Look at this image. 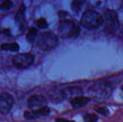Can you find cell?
<instances>
[{
  "mask_svg": "<svg viewBox=\"0 0 123 122\" xmlns=\"http://www.w3.org/2000/svg\"><path fill=\"white\" fill-rule=\"evenodd\" d=\"M89 92L97 100H105L110 96L112 92V87L110 83L98 82L89 88Z\"/></svg>",
  "mask_w": 123,
  "mask_h": 122,
  "instance_id": "6da1fadb",
  "label": "cell"
},
{
  "mask_svg": "<svg viewBox=\"0 0 123 122\" xmlns=\"http://www.w3.org/2000/svg\"><path fill=\"white\" fill-rule=\"evenodd\" d=\"M81 24L87 29H94L103 23V18L99 13L94 10H86L81 19Z\"/></svg>",
  "mask_w": 123,
  "mask_h": 122,
  "instance_id": "7a4b0ae2",
  "label": "cell"
},
{
  "mask_svg": "<svg viewBox=\"0 0 123 122\" xmlns=\"http://www.w3.org/2000/svg\"><path fill=\"white\" fill-rule=\"evenodd\" d=\"M59 35L63 38H76L80 33V27L69 20H63L58 27Z\"/></svg>",
  "mask_w": 123,
  "mask_h": 122,
  "instance_id": "3957f363",
  "label": "cell"
},
{
  "mask_svg": "<svg viewBox=\"0 0 123 122\" xmlns=\"http://www.w3.org/2000/svg\"><path fill=\"white\" fill-rule=\"evenodd\" d=\"M36 43L43 50H50L56 46L58 38L55 34L50 32H44L37 36Z\"/></svg>",
  "mask_w": 123,
  "mask_h": 122,
  "instance_id": "277c9868",
  "label": "cell"
},
{
  "mask_svg": "<svg viewBox=\"0 0 123 122\" xmlns=\"http://www.w3.org/2000/svg\"><path fill=\"white\" fill-rule=\"evenodd\" d=\"M103 23L105 29L109 32H115L119 27V21L116 12L112 9L105 12L103 16Z\"/></svg>",
  "mask_w": 123,
  "mask_h": 122,
  "instance_id": "5b68a950",
  "label": "cell"
},
{
  "mask_svg": "<svg viewBox=\"0 0 123 122\" xmlns=\"http://www.w3.org/2000/svg\"><path fill=\"white\" fill-rule=\"evenodd\" d=\"M34 56L30 53H20L16 55L13 58V64L18 69L28 68L33 63Z\"/></svg>",
  "mask_w": 123,
  "mask_h": 122,
  "instance_id": "8992f818",
  "label": "cell"
},
{
  "mask_svg": "<svg viewBox=\"0 0 123 122\" xmlns=\"http://www.w3.org/2000/svg\"><path fill=\"white\" fill-rule=\"evenodd\" d=\"M14 104L13 97L8 93H2L0 95V113L6 115Z\"/></svg>",
  "mask_w": 123,
  "mask_h": 122,
  "instance_id": "52a82bcc",
  "label": "cell"
},
{
  "mask_svg": "<svg viewBox=\"0 0 123 122\" xmlns=\"http://www.w3.org/2000/svg\"><path fill=\"white\" fill-rule=\"evenodd\" d=\"M50 109L48 106H44L37 109H33L32 110V111H25L24 112V116L27 119H35L40 116H45L48 115L50 114Z\"/></svg>",
  "mask_w": 123,
  "mask_h": 122,
  "instance_id": "ba28073f",
  "label": "cell"
},
{
  "mask_svg": "<svg viewBox=\"0 0 123 122\" xmlns=\"http://www.w3.org/2000/svg\"><path fill=\"white\" fill-rule=\"evenodd\" d=\"M47 104L46 99L40 95H32L31 96L27 101V105L32 110L37 109L45 106Z\"/></svg>",
  "mask_w": 123,
  "mask_h": 122,
  "instance_id": "9c48e42d",
  "label": "cell"
},
{
  "mask_svg": "<svg viewBox=\"0 0 123 122\" xmlns=\"http://www.w3.org/2000/svg\"><path fill=\"white\" fill-rule=\"evenodd\" d=\"M90 101V99L83 96H77L71 99V104L75 109H79L87 105Z\"/></svg>",
  "mask_w": 123,
  "mask_h": 122,
  "instance_id": "30bf717a",
  "label": "cell"
},
{
  "mask_svg": "<svg viewBox=\"0 0 123 122\" xmlns=\"http://www.w3.org/2000/svg\"><path fill=\"white\" fill-rule=\"evenodd\" d=\"M62 96L64 98H69V97H75L77 96H79L82 93L81 88L76 87V86H72V87H67L61 91Z\"/></svg>",
  "mask_w": 123,
  "mask_h": 122,
  "instance_id": "8fae6325",
  "label": "cell"
},
{
  "mask_svg": "<svg viewBox=\"0 0 123 122\" xmlns=\"http://www.w3.org/2000/svg\"><path fill=\"white\" fill-rule=\"evenodd\" d=\"M0 47L2 50H9V51H17L19 49V45L16 42L4 43L1 45Z\"/></svg>",
  "mask_w": 123,
  "mask_h": 122,
  "instance_id": "7c38bea8",
  "label": "cell"
},
{
  "mask_svg": "<svg viewBox=\"0 0 123 122\" xmlns=\"http://www.w3.org/2000/svg\"><path fill=\"white\" fill-rule=\"evenodd\" d=\"M37 29L33 27H31L29 28V30H28V32L27 34L26 38H27L28 42H32L35 41V38L37 37Z\"/></svg>",
  "mask_w": 123,
  "mask_h": 122,
  "instance_id": "4fadbf2b",
  "label": "cell"
},
{
  "mask_svg": "<svg viewBox=\"0 0 123 122\" xmlns=\"http://www.w3.org/2000/svg\"><path fill=\"white\" fill-rule=\"evenodd\" d=\"M25 7L24 4H22L19 9H18L16 16H15V19L17 22H22L24 20L25 18Z\"/></svg>",
  "mask_w": 123,
  "mask_h": 122,
  "instance_id": "5bb4252c",
  "label": "cell"
},
{
  "mask_svg": "<svg viewBox=\"0 0 123 122\" xmlns=\"http://www.w3.org/2000/svg\"><path fill=\"white\" fill-rule=\"evenodd\" d=\"M84 122H97L99 116L96 114H85L83 116Z\"/></svg>",
  "mask_w": 123,
  "mask_h": 122,
  "instance_id": "9a60e30c",
  "label": "cell"
},
{
  "mask_svg": "<svg viewBox=\"0 0 123 122\" xmlns=\"http://www.w3.org/2000/svg\"><path fill=\"white\" fill-rule=\"evenodd\" d=\"M84 1L85 0H74L71 4V9L75 12H78L81 9L82 4L84 3Z\"/></svg>",
  "mask_w": 123,
  "mask_h": 122,
  "instance_id": "2e32d148",
  "label": "cell"
},
{
  "mask_svg": "<svg viewBox=\"0 0 123 122\" xmlns=\"http://www.w3.org/2000/svg\"><path fill=\"white\" fill-rule=\"evenodd\" d=\"M94 109L96 112L104 116H108L110 115V110L106 106H97Z\"/></svg>",
  "mask_w": 123,
  "mask_h": 122,
  "instance_id": "e0dca14e",
  "label": "cell"
},
{
  "mask_svg": "<svg viewBox=\"0 0 123 122\" xmlns=\"http://www.w3.org/2000/svg\"><path fill=\"white\" fill-rule=\"evenodd\" d=\"M12 2L10 0H4V1L0 5V9H9L12 7Z\"/></svg>",
  "mask_w": 123,
  "mask_h": 122,
  "instance_id": "ac0fdd59",
  "label": "cell"
},
{
  "mask_svg": "<svg viewBox=\"0 0 123 122\" xmlns=\"http://www.w3.org/2000/svg\"><path fill=\"white\" fill-rule=\"evenodd\" d=\"M37 24L41 29H44V28H46L48 27L47 22L44 18H40L39 19H37Z\"/></svg>",
  "mask_w": 123,
  "mask_h": 122,
  "instance_id": "d6986e66",
  "label": "cell"
},
{
  "mask_svg": "<svg viewBox=\"0 0 123 122\" xmlns=\"http://www.w3.org/2000/svg\"><path fill=\"white\" fill-rule=\"evenodd\" d=\"M55 122H75V121H70L63 118H56Z\"/></svg>",
  "mask_w": 123,
  "mask_h": 122,
  "instance_id": "ffe728a7",
  "label": "cell"
},
{
  "mask_svg": "<svg viewBox=\"0 0 123 122\" xmlns=\"http://www.w3.org/2000/svg\"><path fill=\"white\" fill-rule=\"evenodd\" d=\"M4 34L6 35H9V30L8 29H4V31H3Z\"/></svg>",
  "mask_w": 123,
  "mask_h": 122,
  "instance_id": "44dd1931",
  "label": "cell"
},
{
  "mask_svg": "<svg viewBox=\"0 0 123 122\" xmlns=\"http://www.w3.org/2000/svg\"><path fill=\"white\" fill-rule=\"evenodd\" d=\"M121 89H122V91L123 92V86H122V87H121Z\"/></svg>",
  "mask_w": 123,
  "mask_h": 122,
  "instance_id": "7402d4cb",
  "label": "cell"
}]
</instances>
